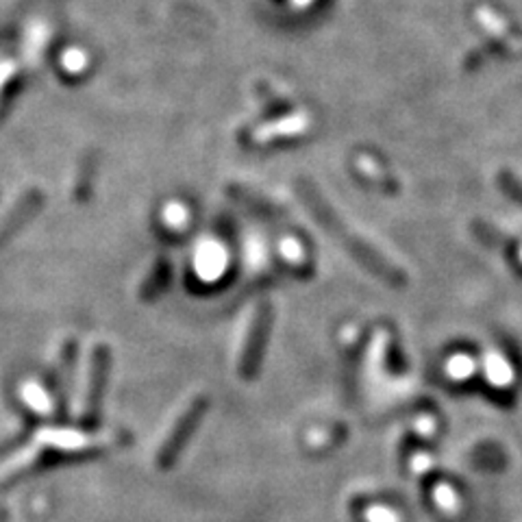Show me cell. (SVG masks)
<instances>
[{
	"instance_id": "cell-1",
	"label": "cell",
	"mask_w": 522,
	"mask_h": 522,
	"mask_svg": "<svg viewBox=\"0 0 522 522\" xmlns=\"http://www.w3.org/2000/svg\"><path fill=\"white\" fill-rule=\"evenodd\" d=\"M301 194H303V201H305L307 210L312 211V216L316 218L318 222H321L322 229L327 231L329 235L336 237L339 244L351 252L353 260L357 263H362L370 275L381 278L383 283H388V286H392V287L407 286V275H405L398 266H394L388 257H383L381 252L374 251V248L370 246L366 240H362L357 233H353L351 229H348V227L339 220V216L336 214V211H333V207H329L313 187L303 185Z\"/></svg>"
},
{
	"instance_id": "cell-2",
	"label": "cell",
	"mask_w": 522,
	"mask_h": 522,
	"mask_svg": "<svg viewBox=\"0 0 522 522\" xmlns=\"http://www.w3.org/2000/svg\"><path fill=\"white\" fill-rule=\"evenodd\" d=\"M207 409H210V398L202 397V394L201 397H194L190 403L185 405V409L179 414L176 423L172 424V429L168 431V435H166V440L161 442L159 449H157L155 461L161 470H168L176 464V459L181 458V453H184L187 442L192 440V435H194L196 429H199L202 415H205Z\"/></svg>"
},
{
	"instance_id": "cell-3",
	"label": "cell",
	"mask_w": 522,
	"mask_h": 522,
	"mask_svg": "<svg viewBox=\"0 0 522 522\" xmlns=\"http://www.w3.org/2000/svg\"><path fill=\"white\" fill-rule=\"evenodd\" d=\"M111 370V351L107 344H96L90 355L88 383H85L83 403H81V423L83 427H96L103 409V398L107 392Z\"/></svg>"
},
{
	"instance_id": "cell-4",
	"label": "cell",
	"mask_w": 522,
	"mask_h": 522,
	"mask_svg": "<svg viewBox=\"0 0 522 522\" xmlns=\"http://www.w3.org/2000/svg\"><path fill=\"white\" fill-rule=\"evenodd\" d=\"M272 329V307L270 303H260L252 312L251 322H248V333L244 339V348H242L240 364H237V372L244 381H252L260 374L263 355H266L268 339H270Z\"/></svg>"
},
{
	"instance_id": "cell-5",
	"label": "cell",
	"mask_w": 522,
	"mask_h": 522,
	"mask_svg": "<svg viewBox=\"0 0 522 522\" xmlns=\"http://www.w3.org/2000/svg\"><path fill=\"white\" fill-rule=\"evenodd\" d=\"M42 202H44V196L39 194L38 190H31L12 207V211L0 220V246L7 244V242L12 240V237L16 235V233L22 229V227L27 225L35 214H38Z\"/></svg>"
},
{
	"instance_id": "cell-6",
	"label": "cell",
	"mask_w": 522,
	"mask_h": 522,
	"mask_svg": "<svg viewBox=\"0 0 522 522\" xmlns=\"http://www.w3.org/2000/svg\"><path fill=\"white\" fill-rule=\"evenodd\" d=\"M77 351L79 344L74 338H68L64 342L62 351H59V362L57 370H55V388H57V403H59V414H65V405H68V394L73 388V370L74 362H77Z\"/></svg>"
},
{
	"instance_id": "cell-7",
	"label": "cell",
	"mask_w": 522,
	"mask_h": 522,
	"mask_svg": "<svg viewBox=\"0 0 522 522\" xmlns=\"http://www.w3.org/2000/svg\"><path fill=\"white\" fill-rule=\"evenodd\" d=\"M170 277H172V268H170V261L166 260V257H159V260L155 261V266L150 268V272L146 275L144 283H141L140 287V298L144 303H153L157 298L164 294L166 287H168L170 283Z\"/></svg>"
},
{
	"instance_id": "cell-8",
	"label": "cell",
	"mask_w": 522,
	"mask_h": 522,
	"mask_svg": "<svg viewBox=\"0 0 522 522\" xmlns=\"http://www.w3.org/2000/svg\"><path fill=\"white\" fill-rule=\"evenodd\" d=\"M475 233L481 237L483 242H488L492 246H503L505 248V242H509V237H503L501 233H496L492 227H485L481 225V222H475Z\"/></svg>"
},
{
	"instance_id": "cell-9",
	"label": "cell",
	"mask_w": 522,
	"mask_h": 522,
	"mask_svg": "<svg viewBox=\"0 0 522 522\" xmlns=\"http://www.w3.org/2000/svg\"><path fill=\"white\" fill-rule=\"evenodd\" d=\"M501 185H503V190L511 196V199L518 201L522 205V184L511 175V172H501Z\"/></svg>"
},
{
	"instance_id": "cell-10",
	"label": "cell",
	"mask_w": 522,
	"mask_h": 522,
	"mask_svg": "<svg viewBox=\"0 0 522 522\" xmlns=\"http://www.w3.org/2000/svg\"><path fill=\"white\" fill-rule=\"evenodd\" d=\"M7 516H9V511L4 509V507H0V522H4V520H7Z\"/></svg>"
}]
</instances>
